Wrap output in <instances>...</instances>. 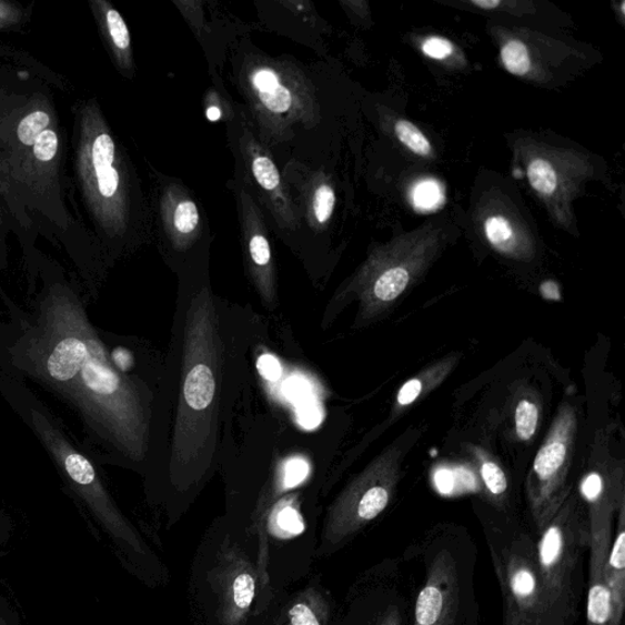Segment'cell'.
<instances>
[{
    "label": "cell",
    "instance_id": "6da1fadb",
    "mask_svg": "<svg viewBox=\"0 0 625 625\" xmlns=\"http://www.w3.org/2000/svg\"><path fill=\"white\" fill-rule=\"evenodd\" d=\"M260 317L216 296L208 283L180 290L145 470L194 484L219 468L251 352L264 339Z\"/></svg>",
    "mask_w": 625,
    "mask_h": 625
},
{
    "label": "cell",
    "instance_id": "7a4b0ae2",
    "mask_svg": "<svg viewBox=\"0 0 625 625\" xmlns=\"http://www.w3.org/2000/svg\"><path fill=\"white\" fill-rule=\"evenodd\" d=\"M42 334L31 355L49 386L75 403L103 444L122 462L145 470L154 392L122 373L80 303L53 300L42 309Z\"/></svg>",
    "mask_w": 625,
    "mask_h": 625
},
{
    "label": "cell",
    "instance_id": "3957f363",
    "mask_svg": "<svg viewBox=\"0 0 625 625\" xmlns=\"http://www.w3.org/2000/svg\"><path fill=\"white\" fill-rule=\"evenodd\" d=\"M238 80L264 142L288 141L296 129L321 122L314 85L292 61L251 54L243 59Z\"/></svg>",
    "mask_w": 625,
    "mask_h": 625
},
{
    "label": "cell",
    "instance_id": "277c9868",
    "mask_svg": "<svg viewBox=\"0 0 625 625\" xmlns=\"http://www.w3.org/2000/svg\"><path fill=\"white\" fill-rule=\"evenodd\" d=\"M592 544L589 520L577 497L568 495L538 532L536 553L545 602V625H574L584 581V558Z\"/></svg>",
    "mask_w": 625,
    "mask_h": 625
},
{
    "label": "cell",
    "instance_id": "5b68a950",
    "mask_svg": "<svg viewBox=\"0 0 625 625\" xmlns=\"http://www.w3.org/2000/svg\"><path fill=\"white\" fill-rule=\"evenodd\" d=\"M413 625H476L472 543H433Z\"/></svg>",
    "mask_w": 625,
    "mask_h": 625
},
{
    "label": "cell",
    "instance_id": "8992f818",
    "mask_svg": "<svg viewBox=\"0 0 625 625\" xmlns=\"http://www.w3.org/2000/svg\"><path fill=\"white\" fill-rule=\"evenodd\" d=\"M486 536L504 599V625H545L536 541L521 531H490Z\"/></svg>",
    "mask_w": 625,
    "mask_h": 625
},
{
    "label": "cell",
    "instance_id": "52a82bcc",
    "mask_svg": "<svg viewBox=\"0 0 625 625\" xmlns=\"http://www.w3.org/2000/svg\"><path fill=\"white\" fill-rule=\"evenodd\" d=\"M577 415L571 404H563L526 480V496L537 532L553 520L569 492L567 480L572 465Z\"/></svg>",
    "mask_w": 625,
    "mask_h": 625
},
{
    "label": "cell",
    "instance_id": "ba28073f",
    "mask_svg": "<svg viewBox=\"0 0 625 625\" xmlns=\"http://www.w3.org/2000/svg\"><path fill=\"white\" fill-rule=\"evenodd\" d=\"M401 448L392 446L373 461L349 486L339 506L346 531L359 528L382 514L400 481Z\"/></svg>",
    "mask_w": 625,
    "mask_h": 625
},
{
    "label": "cell",
    "instance_id": "9c48e42d",
    "mask_svg": "<svg viewBox=\"0 0 625 625\" xmlns=\"http://www.w3.org/2000/svg\"><path fill=\"white\" fill-rule=\"evenodd\" d=\"M241 241L248 273L265 309L278 305L276 269L261 208L243 183L238 187Z\"/></svg>",
    "mask_w": 625,
    "mask_h": 625
},
{
    "label": "cell",
    "instance_id": "30bf717a",
    "mask_svg": "<svg viewBox=\"0 0 625 625\" xmlns=\"http://www.w3.org/2000/svg\"><path fill=\"white\" fill-rule=\"evenodd\" d=\"M239 143L242 162L246 167L250 180L274 222L280 229L296 231L301 223L300 211L293 203L289 187L280 175L271 152L249 128L242 129Z\"/></svg>",
    "mask_w": 625,
    "mask_h": 625
},
{
    "label": "cell",
    "instance_id": "8fae6325",
    "mask_svg": "<svg viewBox=\"0 0 625 625\" xmlns=\"http://www.w3.org/2000/svg\"><path fill=\"white\" fill-rule=\"evenodd\" d=\"M581 495L591 526L589 566H605L612 542V521L625 504L623 476L617 470H592L583 477Z\"/></svg>",
    "mask_w": 625,
    "mask_h": 625
},
{
    "label": "cell",
    "instance_id": "7c38bea8",
    "mask_svg": "<svg viewBox=\"0 0 625 625\" xmlns=\"http://www.w3.org/2000/svg\"><path fill=\"white\" fill-rule=\"evenodd\" d=\"M163 228L171 246L189 251L201 235V213L189 192L179 185H169L162 194Z\"/></svg>",
    "mask_w": 625,
    "mask_h": 625
},
{
    "label": "cell",
    "instance_id": "4fadbf2b",
    "mask_svg": "<svg viewBox=\"0 0 625 625\" xmlns=\"http://www.w3.org/2000/svg\"><path fill=\"white\" fill-rule=\"evenodd\" d=\"M302 211L315 232H323L333 218L336 193L323 173H310L301 185Z\"/></svg>",
    "mask_w": 625,
    "mask_h": 625
},
{
    "label": "cell",
    "instance_id": "5bb4252c",
    "mask_svg": "<svg viewBox=\"0 0 625 625\" xmlns=\"http://www.w3.org/2000/svg\"><path fill=\"white\" fill-rule=\"evenodd\" d=\"M617 513L616 534L612 537L604 575L614 605L615 618L622 624L625 608V504Z\"/></svg>",
    "mask_w": 625,
    "mask_h": 625
},
{
    "label": "cell",
    "instance_id": "9a60e30c",
    "mask_svg": "<svg viewBox=\"0 0 625 625\" xmlns=\"http://www.w3.org/2000/svg\"><path fill=\"white\" fill-rule=\"evenodd\" d=\"M117 147L107 132L97 134L91 149V162L97 191L105 202L121 201L120 174L115 168Z\"/></svg>",
    "mask_w": 625,
    "mask_h": 625
},
{
    "label": "cell",
    "instance_id": "2e32d148",
    "mask_svg": "<svg viewBox=\"0 0 625 625\" xmlns=\"http://www.w3.org/2000/svg\"><path fill=\"white\" fill-rule=\"evenodd\" d=\"M604 568L605 566H589L586 625H622L615 618Z\"/></svg>",
    "mask_w": 625,
    "mask_h": 625
},
{
    "label": "cell",
    "instance_id": "e0dca14e",
    "mask_svg": "<svg viewBox=\"0 0 625 625\" xmlns=\"http://www.w3.org/2000/svg\"><path fill=\"white\" fill-rule=\"evenodd\" d=\"M105 23L110 41H112L120 57L130 60L131 53V36L127 27L125 20L115 9L109 8L105 11Z\"/></svg>",
    "mask_w": 625,
    "mask_h": 625
},
{
    "label": "cell",
    "instance_id": "ac0fdd59",
    "mask_svg": "<svg viewBox=\"0 0 625 625\" xmlns=\"http://www.w3.org/2000/svg\"><path fill=\"white\" fill-rule=\"evenodd\" d=\"M507 71L513 75L524 77L531 70V58L528 47L522 41L513 40L507 42L501 51Z\"/></svg>",
    "mask_w": 625,
    "mask_h": 625
},
{
    "label": "cell",
    "instance_id": "d6986e66",
    "mask_svg": "<svg viewBox=\"0 0 625 625\" xmlns=\"http://www.w3.org/2000/svg\"><path fill=\"white\" fill-rule=\"evenodd\" d=\"M528 178L533 189L538 193L548 195L556 191V171L545 159H534L528 167Z\"/></svg>",
    "mask_w": 625,
    "mask_h": 625
},
{
    "label": "cell",
    "instance_id": "ffe728a7",
    "mask_svg": "<svg viewBox=\"0 0 625 625\" xmlns=\"http://www.w3.org/2000/svg\"><path fill=\"white\" fill-rule=\"evenodd\" d=\"M413 202L416 210L434 211L444 203L443 189L434 180H425L413 190Z\"/></svg>",
    "mask_w": 625,
    "mask_h": 625
},
{
    "label": "cell",
    "instance_id": "44dd1931",
    "mask_svg": "<svg viewBox=\"0 0 625 625\" xmlns=\"http://www.w3.org/2000/svg\"><path fill=\"white\" fill-rule=\"evenodd\" d=\"M399 140L415 154L427 157L432 153V145L422 131L407 120H400L395 127Z\"/></svg>",
    "mask_w": 625,
    "mask_h": 625
},
{
    "label": "cell",
    "instance_id": "7402d4cb",
    "mask_svg": "<svg viewBox=\"0 0 625 625\" xmlns=\"http://www.w3.org/2000/svg\"><path fill=\"white\" fill-rule=\"evenodd\" d=\"M538 410L535 403L522 400L516 409V431L523 441H530L536 433Z\"/></svg>",
    "mask_w": 625,
    "mask_h": 625
},
{
    "label": "cell",
    "instance_id": "603a6c76",
    "mask_svg": "<svg viewBox=\"0 0 625 625\" xmlns=\"http://www.w3.org/2000/svg\"><path fill=\"white\" fill-rule=\"evenodd\" d=\"M486 238L501 251H508L513 239V230L505 216L494 215L485 223Z\"/></svg>",
    "mask_w": 625,
    "mask_h": 625
},
{
    "label": "cell",
    "instance_id": "cb8c5ba5",
    "mask_svg": "<svg viewBox=\"0 0 625 625\" xmlns=\"http://www.w3.org/2000/svg\"><path fill=\"white\" fill-rule=\"evenodd\" d=\"M482 480L484 485L495 498L504 496L508 488L507 477L500 465L493 461H484L481 468Z\"/></svg>",
    "mask_w": 625,
    "mask_h": 625
},
{
    "label": "cell",
    "instance_id": "d4e9b609",
    "mask_svg": "<svg viewBox=\"0 0 625 625\" xmlns=\"http://www.w3.org/2000/svg\"><path fill=\"white\" fill-rule=\"evenodd\" d=\"M51 118L44 112H34L24 118L18 128V137L22 144L33 145L37 138L49 127Z\"/></svg>",
    "mask_w": 625,
    "mask_h": 625
},
{
    "label": "cell",
    "instance_id": "484cf974",
    "mask_svg": "<svg viewBox=\"0 0 625 625\" xmlns=\"http://www.w3.org/2000/svg\"><path fill=\"white\" fill-rule=\"evenodd\" d=\"M58 137L53 130L46 129L33 144V153L41 162H49L57 155Z\"/></svg>",
    "mask_w": 625,
    "mask_h": 625
},
{
    "label": "cell",
    "instance_id": "4316f807",
    "mask_svg": "<svg viewBox=\"0 0 625 625\" xmlns=\"http://www.w3.org/2000/svg\"><path fill=\"white\" fill-rule=\"evenodd\" d=\"M255 584L250 574H241L234 583V599L238 607L249 608L253 602Z\"/></svg>",
    "mask_w": 625,
    "mask_h": 625
},
{
    "label": "cell",
    "instance_id": "83f0119b",
    "mask_svg": "<svg viewBox=\"0 0 625 625\" xmlns=\"http://www.w3.org/2000/svg\"><path fill=\"white\" fill-rule=\"evenodd\" d=\"M431 384V382H425L424 376H416L410 380L406 384H404L397 394V404L400 407H407L410 404L414 403L419 400L426 385Z\"/></svg>",
    "mask_w": 625,
    "mask_h": 625
},
{
    "label": "cell",
    "instance_id": "f1b7e54d",
    "mask_svg": "<svg viewBox=\"0 0 625 625\" xmlns=\"http://www.w3.org/2000/svg\"><path fill=\"white\" fill-rule=\"evenodd\" d=\"M423 52L431 58L443 60L453 53V44L440 37H433L423 44Z\"/></svg>",
    "mask_w": 625,
    "mask_h": 625
},
{
    "label": "cell",
    "instance_id": "f546056e",
    "mask_svg": "<svg viewBox=\"0 0 625 625\" xmlns=\"http://www.w3.org/2000/svg\"><path fill=\"white\" fill-rule=\"evenodd\" d=\"M292 625H319L312 609L308 605L299 604L290 609Z\"/></svg>",
    "mask_w": 625,
    "mask_h": 625
},
{
    "label": "cell",
    "instance_id": "4dcf8cb0",
    "mask_svg": "<svg viewBox=\"0 0 625 625\" xmlns=\"http://www.w3.org/2000/svg\"><path fill=\"white\" fill-rule=\"evenodd\" d=\"M279 524L281 528L293 534L303 532V523L301 521V517L295 511L291 508H286L280 513Z\"/></svg>",
    "mask_w": 625,
    "mask_h": 625
},
{
    "label": "cell",
    "instance_id": "1f68e13d",
    "mask_svg": "<svg viewBox=\"0 0 625 625\" xmlns=\"http://www.w3.org/2000/svg\"><path fill=\"white\" fill-rule=\"evenodd\" d=\"M542 292L544 298L548 300H560L558 286L553 283V281H547V283L542 286Z\"/></svg>",
    "mask_w": 625,
    "mask_h": 625
},
{
    "label": "cell",
    "instance_id": "d6a6232c",
    "mask_svg": "<svg viewBox=\"0 0 625 625\" xmlns=\"http://www.w3.org/2000/svg\"><path fill=\"white\" fill-rule=\"evenodd\" d=\"M380 625H401L400 609H390Z\"/></svg>",
    "mask_w": 625,
    "mask_h": 625
},
{
    "label": "cell",
    "instance_id": "836d02e7",
    "mask_svg": "<svg viewBox=\"0 0 625 625\" xmlns=\"http://www.w3.org/2000/svg\"><path fill=\"white\" fill-rule=\"evenodd\" d=\"M205 114L206 119L212 122L219 121L223 118L222 109H220L218 104L208 105Z\"/></svg>",
    "mask_w": 625,
    "mask_h": 625
},
{
    "label": "cell",
    "instance_id": "e575fe53",
    "mask_svg": "<svg viewBox=\"0 0 625 625\" xmlns=\"http://www.w3.org/2000/svg\"><path fill=\"white\" fill-rule=\"evenodd\" d=\"M472 4L486 10L497 8L501 2L500 0H472Z\"/></svg>",
    "mask_w": 625,
    "mask_h": 625
}]
</instances>
